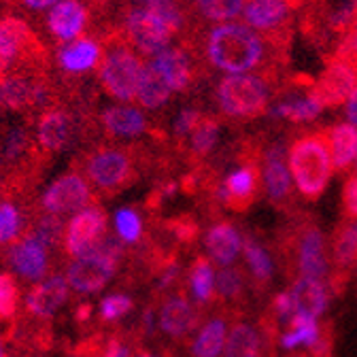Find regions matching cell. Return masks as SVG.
I'll use <instances>...</instances> for the list:
<instances>
[{"label":"cell","mask_w":357,"mask_h":357,"mask_svg":"<svg viewBox=\"0 0 357 357\" xmlns=\"http://www.w3.org/2000/svg\"><path fill=\"white\" fill-rule=\"evenodd\" d=\"M355 166H357V162H355Z\"/></svg>","instance_id":"61"},{"label":"cell","mask_w":357,"mask_h":357,"mask_svg":"<svg viewBox=\"0 0 357 357\" xmlns=\"http://www.w3.org/2000/svg\"><path fill=\"white\" fill-rule=\"evenodd\" d=\"M202 111L196 107H185L181 113L176 115L174 126H172V139L183 147V143L188 141V137L192 134V130L198 126V121L202 119Z\"/></svg>","instance_id":"42"},{"label":"cell","mask_w":357,"mask_h":357,"mask_svg":"<svg viewBox=\"0 0 357 357\" xmlns=\"http://www.w3.org/2000/svg\"><path fill=\"white\" fill-rule=\"evenodd\" d=\"M261 188V176H259V166L255 160H245L241 166L230 170L221 181L211 185L213 198L232 211H247Z\"/></svg>","instance_id":"11"},{"label":"cell","mask_w":357,"mask_h":357,"mask_svg":"<svg viewBox=\"0 0 357 357\" xmlns=\"http://www.w3.org/2000/svg\"><path fill=\"white\" fill-rule=\"evenodd\" d=\"M24 357H36V355H24Z\"/></svg>","instance_id":"60"},{"label":"cell","mask_w":357,"mask_h":357,"mask_svg":"<svg viewBox=\"0 0 357 357\" xmlns=\"http://www.w3.org/2000/svg\"><path fill=\"white\" fill-rule=\"evenodd\" d=\"M96 36L102 45V56L98 62L100 87L117 102H132L145 66L143 58L126 43L115 24H105Z\"/></svg>","instance_id":"2"},{"label":"cell","mask_w":357,"mask_h":357,"mask_svg":"<svg viewBox=\"0 0 357 357\" xmlns=\"http://www.w3.org/2000/svg\"><path fill=\"white\" fill-rule=\"evenodd\" d=\"M289 3H291V7H298L302 3H308V0H289Z\"/></svg>","instance_id":"57"},{"label":"cell","mask_w":357,"mask_h":357,"mask_svg":"<svg viewBox=\"0 0 357 357\" xmlns=\"http://www.w3.org/2000/svg\"><path fill=\"white\" fill-rule=\"evenodd\" d=\"M174 3H178V5H181L183 9H188V11H190V9H192V3H194V0H174ZM190 15H192V13H190Z\"/></svg>","instance_id":"56"},{"label":"cell","mask_w":357,"mask_h":357,"mask_svg":"<svg viewBox=\"0 0 357 357\" xmlns=\"http://www.w3.org/2000/svg\"><path fill=\"white\" fill-rule=\"evenodd\" d=\"M245 0H194L192 3V17L213 24H226L232 22L243 13Z\"/></svg>","instance_id":"36"},{"label":"cell","mask_w":357,"mask_h":357,"mask_svg":"<svg viewBox=\"0 0 357 357\" xmlns=\"http://www.w3.org/2000/svg\"><path fill=\"white\" fill-rule=\"evenodd\" d=\"M139 147L100 143L89 147L81 162V174L87 178L92 190L105 196H115L139 181L141 174Z\"/></svg>","instance_id":"3"},{"label":"cell","mask_w":357,"mask_h":357,"mask_svg":"<svg viewBox=\"0 0 357 357\" xmlns=\"http://www.w3.org/2000/svg\"><path fill=\"white\" fill-rule=\"evenodd\" d=\"M219 137H221V121L213 115H202L198 126L192 130L188 141L183 143L190 160L198 162V160H204L206 155H211V151L219 143Z\"/></svg>","instance_id":"32"},{"label":"cell","mask_w":357,"mask_h":357,"mask_svg":"<svg viewBox=\"0 0 357 357\" xmlns=\"http://www.w3.org/2000/svg\"><path fill=\"white\" fill-rule=\"evenodd\" d=\"M115 238L121 245H139L145 236V221L137 208H119L115 213Z\"/></svg>","instance_id":"38"},{"label":"cell","mask_w":357,"mask_h":357,"mask_svg":"<svg viewBox=\"0 0 357 357\" xmlns=\"http://www.w3.org/2000/svg\"><path fill=\"white\" fill-rule=\"evenodd\" d=\"M178 277H181V264L176 259H166L164 264L158 266L155 271V289L158 294H168L176 283H178Z\"/></svg>","instance_id":"43"},{"label":"cell","mask_w":357,"mask_h":357,"mask_svg":"<svg viewBox=\"0 0 357 357\" xmlns=\"http://www.w3.org/2000/svg\"><path fill=\"white\" fill-rule=\"evenodd\" d=\"M68 298L70 287L64 275H47L28 289L24 296V310L30 319L47 321L68 302Z\"/></svg>","instance_id":"19"},{"label":"cell","mask_w":357,"mask_h":357,"mask_svg":"<svg viewBox=\"0 0 357 357\" xmlns=\"http://www.w3.org/2000/svg\"><path fill=\"white\" fill-rule=\"evenodd\" d=\"M64 226H66V223H64L62 217L36 211V215H32V219H30L28 232L34 234L50 251H54V249H60L62 247Z\"/></svg>","instance_id":"37"},{"label":"cell","mask_w":357,"mask_h":357,"mask_svg":"<svg viewBox=\"0 0 357 357\" xmlns=\"http://www.w3.org/2000/svg\"><path fill=\"white\" fill-rule=\"evenodd\" d=\"M294 264L298 277L330 281V257L326 236L317 226H306L296 234Z\"/></svg>","instance_id":"16"},{"label":"cell","mask_w":357,"mask_h":357,"mask_svg":"<svg viewBox=\"0 0 357 357\" xmlns=\"http://www.w3.org/2000/svg\"><path fill=\"white\" fill-rule=\"evenodd\" d=\"M223 357H264V336L251 324L238 321L230 328Z\"/></svg>","instance_id":"31"},{"label":"cell","mask_w":357,"mask_h":357,"mask_svg":"<svg viewBox=\"0 0 357 357\" xmlns=\"http://www.w3.org/2000/svg\"><path fill=\"white\" fill-rule=\"evenodd\" d=\"M202 324V310L185 294H168L160 302L158 328L172 340H183Z\"/></svg>","instance_id":"17"},{"label":"cell","mask_w":357,"mask_h":357,"mask_svg":"<svg viewBox=\"0 0 357 357\" xmlns=\"http://www.w3.org/2000/svg\"><path fill=\"white\" fill-rule=\"evenodd\" d=\"M5 261L11 268V275L26 283H38L50 275V249L34 234L26 232L13 245L5 249Z\"/></svg>","instance_id":"13"},{"label":"cell","mask_w":357,"mask_h":357,"mask_svg":"<svg viewBox=\"0 0 357 357\" xmlns=\"http://www.w3.org/2000/svg\"><path fill=\"white\" fill-rule=\"evenodd\" d=\"M342 208L347 219L357 221V172L347 178L342 188Z\"/></svg>","instance_id":"45"},{"label":"cell","mask_w":357,"mask_h":357,"mask_svg":"<svg viewBox=\"0 0 357 357\" xmlns=\"http://www.w3.org/2000/svg\"><path fill=\"white\" fill-rule=\"evenodd\" d=\"M204 249L208 259L219 268L232 266L243 251V234L230 221H217L204 232Z\"/></svg>","instance_id":"23"},{"label":"cell","mask_w":357,"mask_h":357,"mask_svg":"<svg viewBox=\"0 0 357 357\" xmlns=\"http://www.w3.org/2000/svg\"><path fill=\"white\" fill-rule=\"evenodd\" d=\"M261 188L273 204L281 206L291 194V174L287 168V147L281 143L271 145L264 151V162L259 168Z\"/></svg>","instance_id":"22"},{"label":"cell","mask_w":357,"mask_h":357,"mask_svg":"<svg viewBox=\"0 0 357 357\" xmlns=\"http://www.w3.org/2000/svg\"><path fill=\"white\" fill-rule=\"evenodd\" d=\"M132 308H134V300L128 294L115 291V294H109L100 300L98 319L102 324H115V321L123 319L126 315H130Z\"/></svg>","instance_id":"41"},{"label":"cell","mask_w":357,"mask_h":357,"mask_svg":"<svg viewBox=\"0 0 357 357\" xmlns=\"http://www.w3.org/2000/svg\"><path fill=\"white\" fill-rule=\"evenodd\" d=\"M357 15V0H342L330 15V28L336 32H347Z\"/></svg>","instance_id":"44"},{"label":"cell","mask_w":357,"mask_h":357,"mask_svg":"<svg viewBox=\"0 0 357 357\" xmlns=\"http://www.w3.org/2000/svg\"><path fill=\"white\" fill-rule=\"evenodd\" d=\"M9 353H7V342H5V338L0 336V357H7Z\"/></svg>","instance_id":"55"},{"label":"cell","mask_w":357,"mask_h":357,"mask_svg":"<svg viewBox=\"0 0 357 357\" xmlns=\"http://www.w3.org/2000/svg\"><path fill=\"white\" fill-rule=\"evenodd\" d=\"M245 294V277L238 268L226 266L215 273V298L223 302H236Z\"/></svg>","instance_id":"39"},{"label":"cell","mask_w":357,"mask_h":357,"mask_svg":"<svg viewBox=\"0 0 357 357\" xmlns=\"http://www.w3.org/2000/svg\"><path fill=\"white\" fill-rule=\"evenodd\" d=\"M7 357H24V355H7Z\"/></svg>","instance_id":"59"},{"label":"cell","mask_w":357,"mask_h":357,"mask_svg":"<svg viewBox=\"0 0 357 357\" xmlns=\"http://www.w3.org/2000/svg\"><path fill=\"white\" fill-rule=\"evenodd\" d=\"M273 312H275V317L277 321L281 324H289V319L296 315V306H294V298L287 291H281L273 298Z\"/></svg>","instance_id":"46"},{"label":"cell","mask_w":357,"mask_h":357,"mask_svg":"<svg viewBox=\"0 0 357 357\" xmlns=\"http://www.w3.org/2000/svg\"><path fill=\"white\" fill-rule=\"evenodd\" d=\"M342 111H344V121L357 128V87L347 96V100L342 102Z\"/></svg>","instance_id":"50"},{"label":"cell","mask_w":357,"mask_h":357,"mask_svg":"<svg viewBox=\"0 0 357 357\" xmlns=\"http://www.w3.org/2000/svg\"><path fill=\"white\" fill-rule=\"evenodd\" d=\"M357 87V62L347 56L338 54L328 62L319 79L312 83V92L324 102V107H338L347 100V96Z\"/></svg>","instance_id":"15"},{"label":"cell","mask_w":357,"mask_h":357,"mask_svg":"<svg viewBox=\"0 0 357 357\" xmlns=\"http://www.w3.org/2000/svg\"><path fill=\"white\" fill-rule=\"evenodd\" d=\"M287 168L291 183L306 200H317L334 174V164L324 132H308L287 147Z\"/></svg>","instance_id":"4"},{"label":"cell","mask_w":357,"mask_h":357,"mask_svg":"<svg viewBox=\"0 0 357 357\" xmlns=\"http://www.w3.org/2000/svg\"><path fill=\"white\" fill-rule=\"evenodd\" d=\"M340 54H347L351 56L355 62H357V15L353 20V24L349 26L347 34H344V40H342V52Z\"/></svg>","instance_id":"48"},{"label":"cell","mask_w":357,"mask_h":357,"mask_svg":"<svg viewBox=\"0 0 357 357\" xmlns=\"http://www.w3.org/2000/svg\"><path fill=\"white\" fill-rule=\"evenodd\" d=\"M100 357H132V349L121 336H109L100 351Z\"/></svg>","instance_id":"47"},{"label":"cell","mask_w":357,"mask_h":357,"mask_svg":"<svg viewBox=\"0 0 357 357\" xmlns=\"http://www.w3.org/2000/svg\"><path fill=\"white\" fill-rule=\"evenodd\" d=\"M289 294L294 298L296 312H300V315H308L312 319H319L321 315H326L330 300L334 296V289H332L330 281L298 277L294 281V285L289 287Z\"/></svg>","instance_id":"24"},{"label":"cell","mask_w":357,"mask_h":357,"mask_svg":"<svg viewBox=\"0 0 357 357\" xmlns=\"http://www.w3.org/2000/svg\"><path fill=\"white\" fill-rule=\"evenodd\" d=\"M273 77L261 73L226 75L215 85V102L223 117L228 119H255L271 107Z\"/></svg>","instance_id":"5"},{"label":"cell","mask_w":357,"mask_h":357,"mask_svg":"<svg viewBox=\"0 0 357 357\" xmlns=\"http://www.w3.org/2000/svg\"><path fill=\"white\" fill-rule=\"evenodd\" d=\"M102 56V45L96 34H83L70 43H64L58 47V68L64 75V81L77 79L87 75L89 70H94L100 62Z\"/></svg>","instance_id":"20"},{"label":"cell","mask_w":357,"mask_h":357,"mask_svg":"<svg viewBox=\"0 0 357 357\" xmlns=\"http://www.w3.org/2000/svg\"><path fill=\"white\" fill-rule=\"evenodd\" d=\"M158 0H128L126 5H132V7H141V9H149L151 5H155Z\"/></svg>","instance_id":"53"},{"label":"cell","mask_w":357,"mask_h":357,"mask_svg":"<svg viewBox=\"0 0 357 357\" xmlns=\"http://www.w3.org/2000/svg\"><path fill=\"white\" fill-rule=\"evenodd\" d=\"M181 45H185L196 56L200 66L208 64L213 70L226 75H245L257 70L273 77L268 68L275 60L277 43L268 40L243 22L215 24L206 30L196 28L194 34Z\"/></svg>","instance_id":"1"},{"label":"cell","mask_w":357,"mask_h":357,"mask_svg":"<svg viewBox=\"0 0 357 357\" xmlns=\"http://www.w3.org/2000/svg\"><path fill=\"white\" fill-rule=\"evenodd\" d=\"M75 317L79 324H85L89 317H92V304H79L77 312H75Z\"/></svg>","instance_id":"52"},{"label":"cell","mask_w":357,"mask_h":357,"mask_svg":"<svg viewBox=\"0 0 357 357\" xmlns=\"http://www.w3.org/2000/svg\"><path fill=\"white\" fill-rule=\"evenodd\" d=\"M89 204H96V194L92 185L87 183V178L81 172L70 170L54 178V181L45 188V192L38 198L36 211L64 217L68 213L75 215L77 211Z\"/></svg>","instance_id":"9"},{"label":"cell","mask_w":357,"mask_h":357,"mask_svg":"<svg viewBox=\"0 0 357 357\" xmlns=\"http://www.w3.org/2000/svg\"><path fill=\"white\" fill-rule=\"evenodd\" d=\"M96 123L111 141H132L145 137V134L155 137V126L145 115V111L128 105L102 109L96 117Z\"/></svg>","instance_id":"18"},{"label":"cell","mask_w":357,"mask_h":357,"mask_svg":"<svg viewBox=\"0 0 357 357\" xmlns=\"http://www.w3.org/2000/svg\"><path fill=\"white\" fill-rule=\"evenodd\" d=\"M243 255H245V261H247V268H249V275L251 279L255 281V285H268L275 277V261L268 253V249L257 243L255 238L251 236H245L243 238Z\"/></svg>","instance_id":"34"},{"label":"cell","mask_w":357,"mask_h":357,"mask_svg":"<svg viewBox=\"0 0 357 357\" xmlns=\"http://www.w3.org/2000/svg\"><path fill=\"white\" fill-rule=\"evenodd\" d=\"M77 123L79 117L70 111V105L64 102V98L36 113V128L32 134L36 155H54L64 151L77 137Z\"/></svg>","instance_id":"8"},{"label":"cell","mask_w":357,"mask_h":357,"mask_svg":"<svg viewBox=\"0 0 357 357\" xmlns=\"http://www.w3.org/2000/svg\"><path fill=\"white\" fill-rule=\"evenodd\" d=\"M89 22H92V11L83 0H60L47 15V30L58 45H64L83 36Z\"/></svg>","instance_id":"21"},{"label":"cell","mask_w":357,"mask_h":357,"mask_svg":"<svg viewBox=\"0 0 357 357\" xmlns=\"http://www.w3.org/2000/svg\"><path fill=\"white\" fill-rule=\"evenodd\" d=\"M132 357H160V355H155V353H151V351H137V353H134Z\"/></svg>","instance_id":"54"},{"label":"cell","mask_w":357,"mask_h":357,"mask_svg":"<svg viewBox=\"0 0 357 357\" xmlns=\"http://www.w3.org/2000/svg\"><path fill=\"white\" fill-rule=\"evenodd\" d=\"M228 332H230V319L228 315H223V312L204 319L192 338L190 355L192 357H221Z\"/></svg>","instance_id":"27"},{"label":"cell","mask_w":357,"mask_h":357,"mask_svg":"<svg viewBox=\"0 0 357 357\" xmlns=\"http://www.w3.org/2000/svg\"><path fill=\"white\" fill-rule=\"evenodd\" d=\"M324 328L319 326V319H312L308 315H296L289 319V328L281 334L279 338V344L287 351H294V349H300V347H310L315 342L319 336H321Z\"/></svg>","instance_id":"35"},{"label":"cell","mask_w":357,"mask_h":357,"mask_svg":"<svg viewBox=\"0 0 357 357\" xmlns=\"http://www.w3.org/2000/svg\"><path fill=\"white\" fill-rule=\"evenodd\" d=\"M22 291L17 279L11 273H0V321L15 319L20 310Z\"/></svg>","instance_id":"40"},{"label":"cell","mask_w":357,"mask_h":357,"mask_svg":"<svg viewBox=\"0 0 357 357\" xmlns=\"http://www.w3.org/2000/svg\"><path fill=\"white\" fill-rule=\"evenodd\" d=\"M172 94L174 92L168 87L164 77L149 62H145L141 79H139V87H137V96H134L139 107L145 111H160V109L168 107Z\"/></svg>","instance_id":"29"},{"label":"cell","mask_w":357,"mask_h":357,"mask_svg":"<svg viewBox=\"0 0 357 357\" xmlns=\"http://www.w3.org/2000/svg\"><path fill=\"white\" fill-rule=\"evenodd\" d=\"M149 64L164 77L168 87L176 94H185L196 85L202 66L185 45H168L166 50L149 58Z\"/></svg>","instance_id":"12"},{"label":"cell","mask_w":357,"mask_h":357,"mask_svg":"<svg viewBox=\"0 0 357 357\" xmlns=\"http://www.w3.org/2000/svg\"><path fill=\"white\" fill-rule=\"evenodd\" d=\"M289 0H245L243 24L273 43H281L291 24Z\"/></svg>","instance_id":"14"},{"label":"cell","mask_w":357,"mask_h":357,"mask_svg":"<svg viewBox=\"0 0 357 357\" xmlns=\"http://www.w3.org/2000/svg\"><path fill=\"white\" fill-rule=\"evenodd\" d=\"M107 230H109L107 213L98 204H89L77 211L64 226V236H62L64 255L73 259L92 251L107 238Z\"/></svg>","instance_id":"10"},{"label":"cell","mask_w":357,"mask_h":357,"mask_svg":"<svg viewBox=\"0 0 357 357\" xmlns=\"http://www.w3.org/2000/svg\"><path fill=\"white\" fill-rule=\"evenodd\" d=\"M324 102L317 98V94L308 89L304 94H291L287 98L277 100L275 105L268 107V115L275 119H285L294 123H310L324 113Z\"/></svg>","instance_id":"25"},{"label":"cell","mask_w":357,"mask_h":357,"mask_svg":"<svg viewBox=\"0 0 357 357\" xmlns=\"http://www.w3.org/2000/svg\"><path fill=\"white\" fill-rule=\"evenodd\" d=\"M126 43L141 58H153L162 50H166L174 38L164 22L153 15L149 9L123 5L119 13V22L115 24Z\"/></svg>","instance_id":"7"},{"label":"cell","mask_w":357,"mask_h":357,"mask_svg":"<svg viewBox=\"0 0 357 357\" xmlns=\"http://www.w3.org/2000/svg\"><path fill=\"white\" fill-rule=\"evenodd\" d=\"M32 215L17 204V194L0 190V249H7L30 228Z\"/></svg>","instance_id":"26"},{"label":"cell","mask_w":357,"mask_h":357,"mask_svg":"<svg viewBox=\"0 0 357 357\" xmlns=\"http://www.w3.org/2000/svg\"><path fill=\"white\" fill-rule=\"evenodd\" d=\"M332 264L338 268V273H347L357 266V221H344L336 228L332 236Z\"/></svg>","instance_id":"33"},{"label":"cell","mask_w":357,"mask_h":357,"mask_svg":"<svg viewBox=\"0 0 357 357\" xmlns=\"http://www.w3.org/2000/svg\"><path fill=\"white\" fill-rule=\"evenodd\" d=\"M123 257V245L117 238H105L98 247L66 264V283L79 296L98 294L117 275Z\"/></svg>","instance_id":"6"},{"label":"cell","mask_w":357,"mask_h":357,"mask_svg":"<svg viewBox=\"0 0 357 357\" xmlns=\"http://www.w3.org/2000/svg\"><path fill=\"white\" fill-rule=\"evenodd\" d=\"M5 3L9 5H17L30 13H38V11H45V9H50L54 7L56 3H60V0H5Z\"/></svg>","instance_id":"49"},{"label":"cell","mask_w":357,"mask_h":357,"mask_svg":"<svg viewBox=\"0 0 357 357\" xmlns=\"http://www.w3.org/2000/svg\"><path fill=\"white\" fill-rule=\"evenodd\" d=\"M188 287L196 306H208L215 302V266L208 257H194L188 271Z\"/></svg>","instance_id":"30"},{"label":"cell","mask_w":357,"mask_h":357,"mask_svg":"<svg viewBox=\"0 0 357 357\" xmlns=\"http://www.w3.org/2000/svg\"><path fill=\"white\" fill-rule=\"evenodd\" d=\"M326 141L330 147V155H332V164L334 170H349L351 166H355L357 162V128L340 121L334 123L332 128H328Z\"/></svg>","instance_id":"28"},{"label":"cell","mask_w":357,"mask_h":357,"mask_svg":"<svg viewBox=\"0 0 357 357\" xmlns=\"http://www.w3.org/2000/svg\"><path fill=\"white\" fill-rule=\"evenodd\" d=\"M289 357H310L308 353H296V355H289Z\"/></svg>","instance_id":"58"},{"label":"cell","mask_w":357,"mask_h":357,"mask_svg":"<svg viewBox=\"0 0 357 357\" xmlns=\"http://www.w3.org/2000/svg\"><path fill=\"white\" fill-rule=\"evenodd\" d=\"M139 328L145 336H151L155 332V308L149 306L143 310V315H141V321H139Z\"/></svg>","instance_id":"51"}]
</instances>
